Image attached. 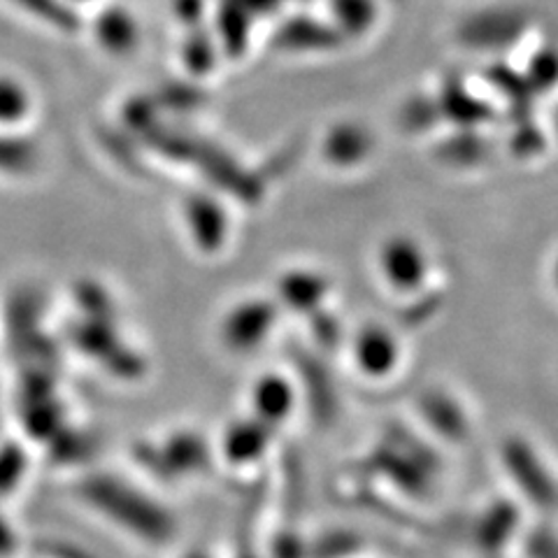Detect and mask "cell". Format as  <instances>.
Instances as JSON below:
<instances>
[{"mask_svg":"<svg viewBox=\"0 0 558 558\" xmlns=\"http://www.w3.org/2000/svg\"><path fill=\"white\" fill-rule=\"evenodd\" d=\"M272 326V310L266 303H240L223 324V340L233 349H252L266 340Z\"/></svg>","mask_w":558,"mask_h":558,"instance_id":"1","label":"cell"},{"mask_svg":"<svg viewBox=\"0 0 558 558\" xmlns=\"http://www.w3.org/2000/svg\"><path fill=\"white\" fill-rule=\"evenodd\" d=\"M379 266L389 284L412 289L424 275V256L412 240H389L381 250Z\"/></svg>","mask_w":558,"mask_h":558,"instance_id":"2","label":"cell"},{"mask_svg":"<svg viewBox=\"0 0 558 558\" xmlns=\"http://www.w3.org/2000/svg\"><path fill=\"white\" fill-rule=\"evenodd\" d=\"M356 361L363 375H389L398 361V344L384 328L368 326L356 338Z\"/></svg>","mask_w":558,"mask_h":558,"instance_id":"3","label":"cell"},{"mask_svg":"<svg viewBox=\"0 0 558 558\" xmlns=\"http://www.w3.org/2000/svg\"><path fill=\"white\" fill-rule=\"evenodd\" d=\"M293 391L282 377L258 379L254 389V410L266 422H277L291 412Z\"/></svg>","mask_w":558,"mask_h":558,"instance_id":"4","label":"cell"},{"mask_svg":"<svg viewBox=\"0 0 558 558\" xmlns=\"http://www.w3.org/2000/svg\"><path fill=\"white\" fill-rule=\"evenodd\" d=\"M324 147L333 163H356L368 151V133L359 126H338L326 137Z\"/></svg>","mask_w":558,"mask_h":558,"instance_id":"5","label":"cell"},{"mask_svg":"<svg viewBox=\"0 0 558 558\" xmlns=\"http://www.w3.org/2000/svg\"><path fill=\"white\" fill-rule=\"evenodd\" d=\"M31 98L20 82L0 77V126L22 124L28 117Z\"/></svg>","mask_w":558,"mask_h":558,"instance_id":"6","label":"cell"},{"mask_svg":"<svg viewBox=\"0 0 558 558\" xmlns=\"http://www.w3.org/2000/svg\"><path fill=\"white\" fill-rule=\"evenodd\" d=\"M31 161V149L22 143H16V140L8 137V135H0V170H12V172H20L22 166H26Z\"/></svg>","mask_w":558,"mask_h":558,"instance_id":"7","label":"cell"}]
</instances>
